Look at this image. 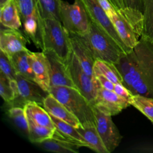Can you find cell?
Instances as JSON below:
<instances>
[{
    "label": "cell",
    "mask_w": 153,
    "mask_h": 153,
    "mask_svg": "<svg viewBox=\"0 0 153 153\" xmlns=\"http://www.w3.org/2000/svg\"><path fill=\"white\" fill-rule=\"evenodd\" d=\"M27 117L37 124L51 128H56L53 122L50 114L36 102H27L23 106Z\"/></svg>",
    "instance_id": "obj_19"
},
{
    "label": "cell",
    "mask_w": 153,
    "mask_h": 153,
    "mask_svg": "<svg viewBox=\"0 0 153 153\" xmlns=\"http://www.w3.org/2000/svg\"><path fill=\"white\" fill-rule=\"evenodd\" d=\"M93 72L94 76L96 75H102L114 84H123L122 77L113 63L96 59L94 64Z\"/></svg>",
    "instance_id": "obj_21"
},
{
    "label": "cell",
    "mask_w": 153,
    "mask_h": 153,
    "mask_svg": "<svg viewBox=\"0 0 153 153\" xmlns=\"http://www.w3.org/2000/svg\"><path fill=\"white\" fill-rule=\"evenodd\" d=\"M0 94L3 100L12 105L15 99L14 91L10 80L2 73H0Z\"/></svg>",
    "instance_id": "obj_31"
},
{
    "label": "cell",
    "mask_w": 153,
    "mask_h": 153,
    "mask_svg": "<svg viewBox=\"0 0 153 153\" xmlns=\"http://www.w3.org/2000/svg\"><path fill=\"white\" fill-rule=\"evenodd\" d=\"M42 51L48 61L50 86H68L76 88L71 78L68 64L51 49H44Z\"/></svg>",
    "instance_id": "obj_11"
},
{
    "label": "cell",
    "mask_w": 153,
    "mask_h": 153,
    "mask_svg": "<svg viewBox=\"0 0 153 153\" xmlns=\"http://www.w3.org/2000/svg\"><path fill=\"white\" fill-rule=\"evenodd\" d=\"M114 65L123 84L132 95L153 98V44L140 38L136 45L123 54Z\"/></svg>",
    "instance_id": "obj_1"
},
{
    "label": "cell",
    "mask_w": 153,
    "mask_h": 153,
    "mask_svg": "<svg viewBox=\"0 0 153 153\" xmlns=\"http://www.w3.org/2000/svg\"><path fill=\"white\" fill-rule=\"evenodd\" d=\"M50 115L51 118L53 122L54 123L56 127L59 130H60L63 133L67 134L68 136H70L77 140H79L80 141L84 142L87 143L85 142V140H84V139L83 138V137L78 132L76 128H75L71 124L68 123L67 122H66L63 120H62L53 116V115H51L50 114Z\"/></svg>",
    "instance_id": "obj_28"
},
{
    "label": "cell",
    "mask_w": 153,
    "mask_h": 153,
    "mask_svg": "<svg viewBox=\"0 0 153 153\" xmlns=\"http://www.w3.org/2000/svg\"><path fill=\"white\" fill-rule=\"evenodd\" d=\"M94 76L102 87L107 90L113 91L115 85L114 82L111 81L109 79H108L107 78H106L102 75H96Z\"/></svg>",
    "instance_id": "obj_34"
},
{
    "label": "cell",
    "mask_w": 153,
    "mask_h": 153,
    "mask_svg": "<svg viewBox=\"0 0 153 153\" xmlns=\"http://www.w3.org/2000/svg\"><path fill=\"white\" fill-rule=\"evenodd\" d=\"M71 78L75 87L94 106L99 82L89 76L82 69L75 54L72 52L67 63Z\"/></svg>",
    "instance_id": "obj_7"
},
{
    "label": "cell",
    "mask_w": 153,
    "mask_h": 153,
    "mask_svg": "<svg viewBox=\"0 0 153 153\" xmlns=\"http://www.w3.org/2000/svg\"><path fill=\"white\" fill-rule=\"evenodd\" d=\"M0 69L1 72L5 75L10 82L16 81L17 73L11 60L1 50L0 52Z\"/></svg>",
    "instance_id": "obj_30"
},
{
    "label": "cell",
    "mask_w": 153,
    "mask_h": 153,
    "mask_svg": "<svg viewBox=\"0 0 153 153\" xmlns=\"http://www.w3.org/2000/svg\"><path fill=\"white\" fill-rule=\"evenodd\" d=\"M93 110L96 129L108 152L111 153L119 145L122 136L111 115L96 106H93Z\"/></svg>",
    "instance_id": "obj_9"
},
{
    "label": "cell",
    "mask_w": 153,
    "mask_h": 153,
    "mask_svg": "<svg viewBox=\"0 0 153 153\" xmlns=\"http://www.w3.org/2000/svg\"><path fill=\"white\" fill-rule=\"evenodd\" d=\"M69 35L72 51L76 56L82 69L89 76L96 79L93 72V67L96 59L80 35L72 33H69Z\"/></svg>",
    "instance_id": "obj_14"
},
{
    "label": "cell",
    "mask_w": 153,
    "mask_h": 153,
    "mask_svg": "<svg viewBox=\"0 0 153 153\" xmlns=\"http://www.w3.org/2000/svg\"><path fill=\"white\" fill-rule=\"evenodd\" d=\"M16 81L18 88V97L14 99L12 106L23 108L27 102H34L43 105L45 97L49 94L44 90L37 83L26 79L17 74ZM21 107V106H20Z\"/></svg>",
    "instance_id": "obj_10"
},
{
    "label": "cell",
    "mask_w": 153,
    "mask_h": 153,
    "mask_svg": "<svg viewBox=\"0 0 153 153\" xmlns=\"http://www.w3.org/2000/svg\"><path fill=\"white\" fill-rule=\"evenodd\" d=\"M101 7L106 13L108 16L114 12L115 10V8L114 7L110 0H97Z\"/></svg>",
    "instance_id": "obj_35"
},
{
    "label": "cell",
    "mask_w": 153,
    "mask_h": 153,
    "mask_svg": "<svg viewBox=\"0 0 153 153\" xmlns=\"http://www.w3.org/2000/svg\"><path fill=\"white\" fill-rule=\"evenodd\" d=\"M22 22L32 16H39L36 0H15Z\"/></svg>",
    "instance_id": "obj_27"
},
{
    "label": "cell",
    "mask_w": 153,
    "mask_h": 153,
    "mask_svg": "<svg viewBox=\"0 0 153 153\" xmlns=\"http://www.w3.org/2000/svg\"><path fill=\"white\" fill-rule=\"evenodd\" d=\"M130 105L128 100L124 98L114 91L98 86L93 106L111 116L115 115Z\"/></svg>",
    "instance_id": "obj_12"
},
{
    "label": "cell",
    "mask_w": 153,
    "mask_h": 153,
    "mask_svg": "<svg viewBox=\"0 0 153 153\" xmlns=\"http://www.w3.org/2000/svg\"><path fill=\"white\" fill-rule=\"evenodd\" d=\"M0 21L5 27L17 29L21 27L22 20L15 0H7L0 6Z\"/></svg>",
    "instance_id": "obj_17"
},
{
    "label": "cell",
    "mask_w": 153,
    "mask_h": 153,
    "mask_svg": "<svg viewBox=\"0 0 153 153\" xmlns=\"http://www.w3.org/2000/svg\"><path fill=\"white\" fill-rule=\"evenodd\" d=\"M30 61L35 82L44 90L48 92L50 87V77L47 59L42 52L30 51Z\"/></svg>",
    "instance_id": "obj_15"
},
{
    "label": "cell",
    "mask_w": 153,
    "mask_h": 153,
    "mask_svg": "<svg viewBox=\"0 0 153 153\" xmlns=\"http://www.w3.org/2000/svg\"><path fill=\"white\" fill-rule=\"evenodd\" d=\"M39 27L41 49L53 50L67 63L72 51L69 33L62 23L56 19L41 18Z\"/></svg>",
    "instance_id": "obj_2"
},
{
    "label": "cell",
    "mask_w": 153,
    "mask_h": 153,
    "mask_svg": "<svg viewBox=\"0 0 153 153\" xmlns=\"http://www.w3.org/2000/svg\"><path fill=\"white\" fill-rule=\"evenodd\" d=\"M85 10L90 20L110 36L127 53L128 50L121 39L112 22L101 7L97 0H79Z\"/></svg>",
    "instance_id": "obj_8"
},
{
    "label": "cell",
    "mask_w": 153,
    "mask_h": 153,
    "mask_svg": "<svg viewBox=\"0 0 153 153\" xmlns=\"http://www.w3.org/2000/svg\"><path fill=\"white\" fill-rule=\"evenodd\" d=\"M108 17L126 47L128 50H132L142 33L143 13L134 8L124 7L115 8Z\"/></svg>",
    "instance_id": "obj_3"
},
{
    "label": "cell",
    "mask_w": 153,
    "mask_h": 153,
    "mask_svg": "<svg viewBox=\"0 0 153 153\" xmlns=\"http://www.w3.org/2000/svg\"><path fill=\"white\" fill-rule=\"evenodd\" d=\"M80 36L96 60L115 64L126 53L110 36L91 21L88 32Z\"/></svg>",
    "instance_id": "obj_5"
},
{
    "label": "cell",
    "mask_w": 153,
    "mask_h": 153,
    "mask_svg": "<svg viewBox=\"0 0 153 153\" xmlns=\"http://www.w3.org/2000/svg\"><path fill=\"white\" fill-rule=\"evenodd\" d=\"M143 25L140 38L153 44V0H143Z\"/></svg>",
    "instance_id": "obj_24"
},
{
    "label": "cell",
    "mask_w": 153,
    "mask_h": 153,
    "mask_svg": "<svg viewBox=\"0 0 153 153\" xmlns=\"http://www.w3.org/2000/svg\"><path fill=\"white\" fill-rule=\"evenodd\" d=\"M61 0H36L37 7L42 19H52L60 21V3Z\"/></svg>",
    "instance_id": "obj_22"
},
{
    "label": "cell",
    "mask_w": 153,
    "mask_h": 153,
    "mask_svg": "<svg viewBox=\"0 0 153 153\" xmlns=\"http://www.w3.org/2000/svg\"><path fill=\"white\" fill-rule=\"evenodd\" d=\"M36 144H38L43 149L49 152L56 153H75L73 150L65 146L59 141L52 137Z\"/></svg>",
    "instance_id": "obj_29"
},
{
    "label": "cell",
    "mask_w": 153,
    "mask_h": 153,
    "mask_svg": "<svg viewBox=\"0 0 153 153\" xmlns=\"http://www.w3.org/2000/svg\"><path fill=\"white\" fill-rule=\"evenodd\" d=\"M48 93L78 119L82 127L95 126L93 106L76 88L50 86Z\"/></svg>",
    "instance_id": "obj_4"
},
{
    "label": "cell",
    "mask_w": 153,
    "mask_h": 153,
    "mask_svg": "<svg viewBox=\"0 0 153 153\" xmlns=\"http://www.w3.org/2000/svg\"><path fill=\"white\" fill-rule=\"evenodd\" d=\"M8 115L16 126L26 135H28V120L24 108L12 106L8 110Z\"/></svg>",
    "instance_id": "obj_26"
},
{
    "label": "cell",
    "mask_w": 153,
    "mask_h": 153,
    "mask_svg": "<svg viewBox=\"0 0 153 153\" xmlns=\"http://www.w3.org/2000/svg\"><path fill=\"white\" fill-rule=\"evenodd\" d=\"M124 7H128L143 12V0H123Z\"/></svg>",
    "instance_id": "obj_33"
},
{
    "label": "cell",
    "mask_w": 153,
    "mask_h": 153,
    "mask_svg": "<svg viewBox=\"0 0 153 153\" xmlns=\"http://www.w3.org/2000/svg\"><path fill=\"white\" fill-rule=\"evenodd\" d=\"M30 51L28 49L14 54L10 59L17 74L24 78L35 82V78L32 68Z\"/></svg>",
    "instance_id": "obj_18"
},
{
    "label": "cell",
    "mask_w": 153,
    "mask_h": 153,
    "mask_svg": "<svg viewBox=\"0 0 153 153\" xmlns=\"http://www.w3.org/2000/svg\"><path fill=\"white\" fill-rule=\"evenodd\" d=\"M28 120V138L33 143H38L45 139L51 138L53 136L55 129L42 126L34 123L27 117Z\"/></svg>",
    "instance_id": "obj_23"
},
{
    "label": "cell",
    "mask_w": 153,
    "mask_h": 153,
    "mask_svg": "<svg viewBox=\"0 0 153 153\" xmlns=\"http://www.w3.org/2000/svg\"><path fill=\"white\" fill-rule=\"evenodd\" d=\"M7 0H0V6H2Z\"/></svg>",
    "instance_id": "obj_37"
},
{
    "label": "cell",
    "mask_w": 153,
    "mask_h": 153,
    "mask_svg": "<svg viewBox=\"0 0 153 153\" xmlns=\"http://www.w3.org/2000/svg\"><path fill=\"white\" fill-rule=\"evenodd\" d=\"M27 38L17 29H1L0 49L11 58L16 53L27 50Z\"/></svg>",
    "instance_id": "obj_13"
},
{
    "label": "cell",
    "mask_w": 153,
    "mask_h": 153,
    "mask_svg": "<svg viewBox=\"0 0 153 153\" xmlns=\"http://www.w3.org/2000/svg\"><path fill=\"white\" fill-rule=\"evenodd\" d=\"M113 91L118 95L126 98L128 100L132 96L129 90L122 83L115 84Z\"/></svg>",
    "instance_id": "obj_32"
},
{
    "label": "cell",
    "mask_w": 153,
    "mask_h": 153,
    "mask_svg": "<svg viewBox=\"0 0 153 153\" xmlns=\"http://www.w3.org/2000/svg\"><path fill=\"white\" fill-rule=\"evenodd\" d=\"M60 16L62 25L69 33L84 35L88 32L90 20L79 0H75L72 4L61 0Z\"/></svg>",
    "instance_id": "obj_6"
},
{
    "label": "cell",
    "mask_w": 153,
    "mask_h": 153,
    "mask_svg": "<svg viewBox=\"0 0 153 153\" xmlns=\"http://www.w3.org/2000/svg\"><path fill=\"white\" fill-rule=\"evenodd\" d=\"M42 106L49 114L67 122L75 128L81 126L78 119L51 94L49 93L45 97Z\"/></svg>",
    "instance_id": "obj_16"
},
{
    "label": "cell",
    "mask_w": 153,
    "mask_h": 153,
    "mask_svg": "<svg viewBox=\"0 0 153 153\" xmlns=\"http://www.w3.org/2000/svg\"><path fill=\"white\" fill-rule=\"evenodd\" d=\"M110 1L116 9L124 8L123 0H110Z\"/></svg>",
    "instance_id": "obj_36"
},
{
    "label": "cell",
    "mask_w": 153,
    "mask_h": 153,
    "mask_svg": "<svg viewBox=\"0 0 153 153\" xmlns=\"http://www.w3.org/2000/svg\"><path fill=\"white\" fill-rule=\"evenodd\" d=\"M76 129L88 143L90 149L98 153H109L96 129V126H81L76 128Z\"/></svg>",
    "instance_id": "obj_20"
},
{
    "label": "cell",
    "mask_w": 153,
    "mask_h": 153,
    "mask_svg": "<svg viewBox=\"0 0 153 153\" xmlns=\"http://www.w3.org/2000/svg\"><path fill=\"white\" fill-rule=\"evenodd\" d=\"M130 105H132L153 124V98L136 94L132 95L129 99Z\"/></svg>",
    "instance_id": "obj_25"
}]
</instances>
